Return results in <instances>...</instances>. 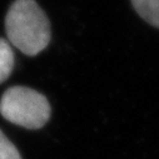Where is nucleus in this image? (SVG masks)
<instances>
[{
	"mask_svg": "<svg viewBox=\"0 0 159 159\" xmlns=\"http://www.w3.org/2000/svg\"><path fill=\"white\" fill-rule=\"evenodd\" d=\"M138 15L149 25L159 29V0H130Z\"/></svg>",
	"mask_w": 159,
	"mask_h": 159,
	"instance_id": "nucleus-3",
	"label": "nucleus"
},
{
	"mask_svg": "<svg viewBox=\"0 0 159 159\" xmlns=\"http://www.w3.org/2000/svg\"><path fill=\"white\" fill-rule=\"evenodd\" d=\"M0 114L8 122L26 128L44 127L52 114L48 99L28 87H11L0 99Z\"/></svg>",
	"mask_w": 159,
	"mask_h": 159,
	"instance_id": "nucleus-2",
	"label": "nucleus"
},
{
	"mask_svg": "<svg viewBox=\"0 0 159 159\" xmlns=\"http://www.w3.org/2000/svg\"><path fill=\"white\" fill-rule=\"evenodd\" d=\"M0 159H23L16 147L0 130Z\"/></svg>",
	"mask_w": 159,
	"mask_h": 159,
	"instance_id": "nucleus-5",
	"label": "nucleus"
},
{
	"mask_svg": "<svg viewBox=\"0 0 159 159\" xmlns=\"http://www.w3.org/2000/svg\"><path fill=\"white\" fill-rule=\"evenodd\" d=\"M15 64L14 52L11 49V44L0 38V84L4 83L13 73Z\"/></svg>",
	"mask_w": 159,
	"mask_h": 159,
	"instance_id": "nucleus-4",
	"label": "nucleus"
},
{
	"mask_svg": "<svg viewBox=\"0 0 159 159\" xmlns=\"http://www.w3.org/2000/svg\"><path fill=\"white\" fill-rule=\"evenodd\" d=\"M5 31L9 43L29 57L43 52L52 38L50 23L34 0H15L10 5Z\"/></svg>",
	"mask_w": 159,
	"mask_h": 159,
	"instance_id": "nucleus-1",
	"label": "nucleus"
}]
</instances>
